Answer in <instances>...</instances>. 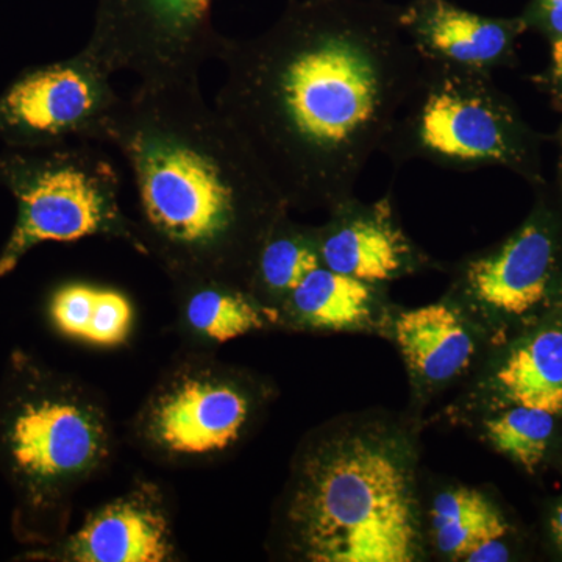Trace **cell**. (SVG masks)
I'll use <instances>...</instances> for the list:
<instances>
[{
	"instance_id": "cell-1",
	"label": "cell",
	"mask_w": 562,
	"mask_h": 562,
	"mask_svg": "<svg viewBox=\"0 0 562 562\" xmlns=\"http://www.w3.org/2000/svg\"><path fill=\"white\" fill-rule=\"evenodd\" d=\"M401 16L386 0H291L265 33L222 38L214 105L288 206L347 201L382 150L422 65Z\"/></svg>"
},
{
	"instance_id": "cell-2",
	"label": "cell",
	"mask_w": 562,
	"mask_h": 562,
	"mask_svg": "<svg viewBox=\"0 0 562 562\" xmlns=\"http://www.w3.org/2000/svg\"><path fill=\"white\" fill-rule=\"evenodd\" d=\"M110 144L132 171L143 255L172 283L246 288L290 206L241 133L205 101L199 77L139 81L122 101Z\"/></svg>"
},
{
	"instance_id": "cell-3",
	"label": "cell",
	"mask_w": 562,
	"mask_h": 562,
	"mask_svg": "<svg viewBox=\"0 0 562 562\" xmlns=\"http://www.w3.org/2000/svg\"><path fill=\"white\" fill-rule=\"evenodd\" d=\"M113 420L90 384L14 350L0 380V473L14 536L32 547L68 532L74 497L109 464Z\"/></svg>"
},
{
	"instance_id": "cell-4",
	"label": "cell",
	"mask_w": 562,
	"mask_h": 562,
	"mask_svg": "<svg viewBox=\"0 0 562 562\" xmlns=\"http://www.w3.org/2000/svg\"><path fill=\"white\" fill-rule=\"evenodd\" d=\"M292 557L409 562L419 549L413 476L401 450L368 436L322 441L299 458L283 506Z\"/></svg>"
},
{
	"instance_id": "cell-5",
	"label": "cell",
	"mask_w": 562,
	"mask_h": 562,
	"mask_svg": "<svg viewBox=\"0 0 562 562\" xmlns=\"http://www.w3.org/2000/svg\"><path fill=\"white\" fill-rule=\"evenodd\" d=\"M0 184L18 205L0 279L44 243L103 236L143 254L136 222L122 210L116 169L88 143L9 147L0 154Z\"/></svg>"
},
{
	"instance_id": "cell-6",
	"label": "cell",
	"mask_w": 562,
	"mask_h": 562,
	"mask_svg": "<svg viewBox=\"0 0 562 562\" xmlns=\"http://www.w3.org/2000/svg\"><path fill=\"white\" fill-rule=\"evenodd\" d=\"M395 168L414 160L450 171L527 169L528 138L491 74L422 60L382 150Z\"/></svg>"
},
{
	"instance_id": "cell-7",
	"label": "cell",
	"mask_w": 562,
	"mask_h": 562,
	"mask_svg": "<svg viewBox=\"0 0 562 562\" xmlns=\"http://www.w3.org/2000/svg\"><path fill=\"white\" fill-rule=\"evenodd\" d=\"M257 409L250 380L210 351L191 350L151 387L133 419V441L160 464H213L243 442Z\"/></svg>"
},
{
	"instance_id": "cell-8",
	"label": "cell",
	"mask_w": 562,
	"mask_h": 562,
	"mask_svg": "<svg viewBox=\"0 0 562 562\" xmlns=\"http://www.w3.org/2000/svg\"><path fill=\"white\" fill-rule=\"evenodd\" d=\"M213 0H98L85 50L111 74L140 81L194 79L216 57Z\"/></svg>"
},
{
	"instance_id": "cell-9",
	"label": "cell",
	"mask_w": 562,
	"mask_h": 562,
	"mask_svg": "<svg viewBox=\"0 0 562 562\" xmlns=\"http://www.w3.org/2000/svg\"><path fill=\"white\" fill-rule=\"evenodd\" d=\"M111 76L85 49L25 69L0 94V139L9 147L110 143L124 101Z\"/></svg>"
},
{
	"instance_id": "cell-10",
	"label": "cell",
	"mask_w": 562,
	"mask_h": 562,
	"mask_svg": "<svg viewBox=\"0 0 562 562\" xmlns=\"http://www.w3.org/2000/svg\"><path fill=\"white\" fill-rule=\"evenodd\" d=\"M22 560L168 562L177 558L171 508L157 484L140 482L85 517L58 541L32 547Z\"/></svg>"
},
{
	"instance_id": "cell-11",
	"label": "cell",
	"mask_w": 562,
	"mask_h": 562,
	"mask_svg": "<svg viewBox=\"0 0 562 562\" xmlns=\"http://www.w3.org/2000/svg\"><path fill=\"white\" fill-rule=\"evenodd\" d=\"M316 228L321 265L366 283L380 284L414 271L420 255L392 213L391 199L373 203L350 199L333 206Z\"/></svg>"
},
{
	"instance_id": "cell-12",
	"label": "cell",
	"mask_w": 562,
	"mask_h": 562,
	"mask_svg": "<svg viewBox=\"0 0 562 562\" xmlns=\"http://www.w3.org/2000/svg\"><path fill=\"white\" fill-rule=\"evenodd\" d=\"M402 25L422 60L491 74L512 57L520 20L484 16L450 0H412Z\"/></svg>"
},
{
	"instance_id": "cell-13",
	"label": "cell",
	"mask_w": 562,
	"mask_h": 562,
	"mask_svg": "<svg viewBox=\"0 0 562 562\" xmlns=\"http://www.w3.org/2000/svg\"><path fill=\"white\" fill-rule=\"evenodd\" d=\"M557 243L541 221H530L508 241L462 266L460 286L492 312L522 316L543 302L557 271Z\"/></svg>"
},
{
	"instance_id": "cell-14",
	"label": "cell",
	"mask_w": 562,
	"mask_h": 562,
	"mask_svg": "<svg viewBox=\"0 0 562 562\" xmlns=\"http://www.w3.org/2000/svg\"><path fill=\"white\" fill-rule=\"evenodd\" d=\"M173 290L177 327L191 350L211 351L268 325V310L241 284L190 280L173 283Z\"/></svg>"
},
{
	"instance_id": "cell-15",
	"label": "cell",
	"mask_w": 562,
	"mask_h": 562,
	"mask_svg": "<svg viewBox=\"0 0 562 562\" xmlns=\"http://www.w3.org/2000/svg\"><path fill=\"white\" fill-rule=\"evenodd\" d=\"M395 336L414 372L428 382L460 375L473 358L475 342L460 314L443 303L402 313Z\"/></svg>"
},
{
	"instance_id": "cell-16",
	"label": "cell",
	"mask_w": 562,
	"mask_h": 562,
	"mask_svg": "<svg viewBox=\"0 0 562 562\" xmlns=\"http://www.w3.org/2000/svg\"><path fill=\"white\" fill-rule=\"evenodd\" d=\"M376 286L321 265L288 295L279 313L299 327L349 330L371 316Z\"/></svg>"
},
{
	"instance_id": "cell-17",
	"label": "cell",
	"mask_w": 562,
	"mask_h": 562,
	"mask_svg": "<svg viewBox=\"0 0 562 562\" xmlns=\"http://www.w3.org/2000/svg\"><path fill=\"white\" fill-rule=\"evenodd\" d=\"M319 266L316 228L292 224L286 214L261 244L246 288L268 312H279L288 295Z\"/></svg>"
},
{
	"instance_id": "cell-18",
	"label": "cell",
	"mask_w": 562,
	"mask_h": 562,
	"mask_svg": "<svg viewBox=\"0 0 562 562\" xmlns=\"http://www.w3.org/2000/svg\"><path fill=\"white\" fill-rule=\"evenodd\" d=\"M514 405L562 413V331L546 330L517 347L497 373Z\"/></svg>"
},
{
	"instance_id": "cell-19",
	"label": "cell",
	"mask_w": 562,
	"mask_h": 562,
	"mask_svg": "<svg viewBox=\"0 0 562 562\" xmlns=\"http://www.w3.org/2000/svg\"><path fill=\"white\" fill-rule=\"evenodd\" d=\"M431 527L439 552L462 560L473 543L506 536L505 520L480 492L460 487L442 492L431 508Z\"/></svg>"
},
{
	"instance_id": "cell-20",
	"label": "cell",
	"mask_w": 562,
	"mask_h": 562,
	"mask_svg": "<svg viewBox=\"0 0 562 562\" xmlns=\"http://www.w3.org/2000/svg\"><path fill=\"white\" fill-rule=\"evenodd\" d=\"M111 288L88 281H68L55 288L47 314L55 330L66 338L95 346L109 310Z\"/></svg>"
},
{
	"instance_id": "cell-21",
	"label": "cell",
	"mask_w": 562,
	"mask_h": 562,
	"mask_svg": "<svg viewBox=\"0 0 562 562\" xmlns=\"http://www.w3.org/2000/svg\"><path fill=\"white\" fill-rule=\"evenodd\" d=\"M553 430V414L522 405L514 406L486 424L491 442L527 471H532L546 457Z\"/></svg>"
},
{
	"instance_id": "cell-22",
	"label": "cell",
	"mask_w": 562,
	"mask_h": 562,
	"mask_svg": "<svg viewBox=\"0 0 562 562\" xmlns=\"http://www.w3.org/2000/svg\"><path fill=\"white\" fill-rule=\"evenodd\" d=\"M509 560V549L506 546V536H492L483 541L473 543L471 549L462 557L469 562H503Z\"/></svg>"
},
{
	"instance_id": "cell-23",
	"label": "cell",
	"mask_w": 562,
	"mask_h": 562,
	"mask_svg": "<svg viewBox=\"0 0 562 562\" xmlns=\"http://www.w3.org/2000/svg\"><path fill=\"white\" fill-rule=\"evenodd\" d=\"M536 14L553 40L562 36V0H539Z\"/></svg>"
},
{
	"instance_id": "cell-24",
	"label": "cell",
	"mask_w": 562,
	"mask_h": 562,
	"mask_svg": "<svg viewBox=\"0 0 562 562\" xmlns=\"http://www.w3.org/2000/svg\"><path fill=\"white\" fill-rule=\"evenodd\" d=\"M550 77L554 88L562 95V36L553 40L552 44V70H550Z\"/></svg>"
},
{
	"instance_id": "cell-25",
	"label": "cell",
	"mask_w": 562,
	"mask_h": 562,
	"mask_svg": "<svg viewBox=\"0 0 562 562\" xmlns=\"http://www.w3.org/2000/svg\"><path fill=\"white\" fill-rule=\"evenodd\" d=\"M553 530L554 535H557L558 541H560L562 546V505L560 506V509H558L557 516H554Z\"/></svg>"
}]
</instances>
